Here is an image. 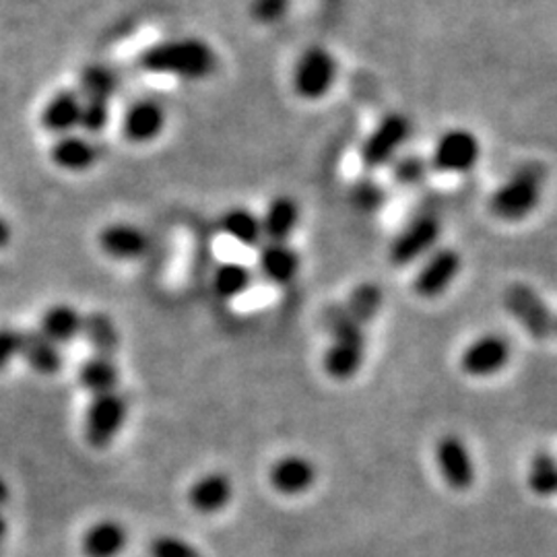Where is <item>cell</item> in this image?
<instances>
[{"label":"cell","mask_w":557,"mask_h":557,"mask_svg":"<svg viewBox=\"0 0 557 557\" xmlns=\"http://www.w3.org/2000/svg\"><path fill=\"white\" fill-rule=\"evenodd\" d=\"M143 71L178 79L200 81L211 77L218 69V54L207 41L197 38L161 41L139 57Z\"/></svg>","instance_id":"1"},{"label":"cell","mask_w":557,"mask_h":557,"mask_svg":"<svg viewBox=\"0 0 557 557\" xmlns=\"http://www.w3.org/2000/svg\"><path fill=\"white\" fill-rule=\"evenodd\" d=\"M545 178L547 170L537 161L518 165L512 176L492 195L490 207L494 215L504 221L524 220L529 213L537 209Z\"/></svg>","instance_id":"2"},{"label":"cell","mask_w":557,"mask_h":557,"mask_svg":"<svg viewBox=\"0 0 557 557\" xmlns=\"http://www.w3.org/2000/svg\"><path fill=\"white\" fill-rule=\"evenodd\" d=\"M366 335L363 326L347 314L333 322L331 345L324 354V372L333 380H351L363 366Z\"/></svg>","instance_id":"3"},{"label":"cell","mask_w":557,"mask_h":557,"mask_svg":"<svg viewBox=\"0 0 557 557\" xmlns=\"http://www.w3.org/2000/svg\"><path fill=\"white\" fill-rule=\"evenodd\" d=\"M126 418H128V403L119 391L91 397V403L87 405V411H85V421H83L85 442L96 450H106L119 436Z\"/></svg>","instance_id":"4"},{"label":"cell","mask_w":557,"mask_h":557,"mask_svg":"<svg viewBox=\"0 0 557 557\" xmlns=\"http://www.w3.org/2000/svg\"><path fill=\"white\" fill-rule=\"evenodd\" d=\"M409 137H411V120L398 112L386 114L363 140L359 149V160L363 163V168L379 170L382 165L397 160L398 151L405 147Z\"/></svg>","instance_id":"5"},{"label":"cell","mask_w":557,"mask_h":557,"mask_svg":"<svg viewBox=\"0 0 557 557\" xmlns=\"http://www.w3.org/2000/svg\"><path fill=\"white\" fill-rule=\"evenodd\" d=\"M337 71V60L329 50L320 46L308 48L294 69V89L304 100H320L333 89Z\"/></svg>","instance_id":"6"},{"label":"cell","mask_w":557,"mask_h":557,"mask_svg":"<svg viewBox=\"0 0 557 557\" xmlns=\"http://www.w3.org/2000/svg\"><path fill=\"white\" fill-rule=\"evenodd\" d=\"M504 306L531 337L543 341L556 333V319L533 287L524 283L510 285L504 294Z\"/></svg>","instance_id":"7"},{"label":"cell","mask_w":557,"mask_h":557,"mask_svg":"<svg viewBox=\"0 0 557 557\" xmlns=\"http://www.w3.org/2000/svg\"><path fill=\"white\" fill-rule=\"evenodd\" d=\"M440 234H442V223L434 213H423L416 220L409 221L391 244L393 264L405 267L423 259L425 255H432V250L438 244Z\"/></svg>","instance_id":"8"},{"label":"cell","mask_w":557,"mask_h":557,"mask_svg":"<svg viewBox=\"0 0 557 557\" xmlns=\"http://www.w3.org/2000/svg\"><path fill=\"white\" fill-rule=\"evenodd\" d=\"M479 156L481 147L478 137L471 131L450 128L436 143L430 165L432 170L442 174H465L471 168H475Z\"/></svg>","instance_id":"9"},{"label":"cell","mask_w":557,"mask_h":557,"mask_svg":"<svg viewBox=\"0 0 557 557\" xmlns=\"http://www.w3.org/2000/svg\"><path fill=\"white\" fill-rule=\"evenodd\" d=\"M510 361V343L502 335H483L475 338L460 356V368L465 374L485 379L504 370Z\"/></svg>","instance_id":"10"},{"label":"cell","mask_w":557,"mask_h":557,"mask_svg":"<svg viewBox=\"0 0 557 557\" xmlns=\"http://www.w3.org/2000/svg\"><path fill=\"white\" fill-rule=\"evenodd\" d=\"M440 475L455 492H467L475 483V462L467 444L458 436H444L436 446Z\"/></svg>","instance_id":"11"},{"label":"cell","mask_w":557,"mask_h":557,"mask_svg":"<svg viewBox=\"0 0 557 557\" xmlns=\"http://www.w3.org/2000/svg\"><path fill=\"white\" fill-rule=\"evenodd\" d=\"M460 267H462V260L457 250L453 248L434 250L416 275L413 281L416 294L421 298H438L458 277Z\"/></svg>","instance_id":"12"},{"label":"cell","mask_w":557,"mask_h":557,"mask_svg":"<svg viewBox=\"0 0 557 557\" xmlns=\"http://www.w3.org/2000/svg\"><path fill=\"white\" fill-rule=\"evenodd\" d=\"M269 481L281 496L296 498L310 492L312 485L317 483V467L310 458L285 455L273 462Z\"/></svg>","instance_id":"13"},{"label":"cell","mask_w":557,"mask_h":557,"mask_svg":"<svg viewBox=\"0 0 557 557\" xmlns=\"http://www.w3.org/2000/svg\"><path fill=\"white\" fill-rule=\"evenodd\" d=\"M165 128V110L160 101H135L122 120V133L131 143L145 145L158 139Z\"/></svg>","instance_id":"14"},{"label":"cell","mask_w":557,"mask_h":557,"mask_svg":"<svg viewBox=\"0 0 557 557\" xmlns=\"http://www.w3.org/2000/svg\"><path fill=\"white\" fill-rule=\"evenodd\" d=\"M106 257L114 260L143 259L149 252V236L131 223H112L98 236Z\"/></svg>","instance_id":"15"},{"label":"cell","mask_w":557,"mask_h":557,"mask_svg":"<svg viewBox=\"0 0 557 557\" xmlns=\"http://www.w3.org/2000/svg\"><path fill=\"white\" fill-rule=\"evenodd\" d=\"M234 498V481L223 471H211L188 490V502L199 515H218Z\"/></svg>","instance_id":"16"},{"label":"cell","mask_w":557,"mask_h":557,"mask_svg":"<svg viewBox=\"0 0 557 557\" xmlns=\"http://www.w3.org/2000/svg\"><path fill=\"white\" fill-rule=\"evenodd\" d=\"M126 545L128 531L114 518L94 522L81 537V552L85 557H119Z\"/></svg>","instance_id":"17"},{"label":"cell","mask_w":557,"mask_h":557,"mask_svg":"<svg viewBox=\"0 0 557 557\" xmlns=\"http://www.w3.org/2000/svg\"><path fill=\"white\" fill-rule=\"evenodd\" d=\"M21 358L41 376H54L62 370V351L60 345L46 337L40 329L21 331Z\"/></svg>","instance_id":"18"},{"label":"cell","mask_w":557,"mask_h":557,"mask_svg":"<svg viewBox=\"0 0 557 557\" xmlns=\"http://www.w3.org/2000/svg\"><path fill=\"white\" fill-rule=\"evenodd\" d=\"M299 264L298 252L285 242H267L260 246V275L275 285H287L298 277Z\"/></svg>","instance_id":"19"},{"label":"cell","mask_w":557,"mask_h":557,"mask_svg":"<svg viewBox=\"0 0 557 557\" xmlns=\"http://www.w3.org/2000/svg\"><path fill=\"white\" fill-rule=\"evenodd\" d=\"M83 98L77 91L64 89L46 103L41 110V126L52 135H71L81 122Z\"/></svg>","instance_id":"20"},{"label":"cell","mask_w":557,"mask_h":557,"mask_svg":"<svg viewBox=\"0 0 557 557\" xmlns=\"http://www.w3.org/2000/svg\"><path fill=\"white\" fill-rule=\"evenodd\" d=\"M98 145L87 137H79L73 133L60 137L50 149V160L64 172H85L98 161Z\"/></svg>","instance_id":"21"},{"label":"cell","mask_w":557,"mask_h":557,"mask_svg":"<svg viewBox=\"0 0 557 557\" xmlns=\"http://www.w3.org/2000/svg\"><path fill=\"white\" fill-rule=\"evenodd\" d=\"M262 234L267 242H285L292 238L299 223L298 200L292 197H277L271 200L264 215L260 218Z\"/></svg>","instance_id":"22"},{"label":"cell","mask_w":557,"mask_h":557,"mask_svg":"<svg viewBox=\"0 0 557 557\" xmlns=\"http://www.w3.org/2000/svg\"><path fill=\"white\" fill-rule=\"evenodd\" d=\"M85 317L71 304H54L41 317L40 331L57 345L73 343L83 335Z\"/></svg>","instance_id":"23"},{"label":"cell","mask_w":557,"mask_h":557,"mask_svg":"<svg viewBox=\"0 0 557 557\" xmlns=\"http://www.w3.org/2000/svg\"><path fill=\"white\" fill-rule=\"evenodd\" d=\"M120 372L114 358L91 356L81 363L79 384L91 397L119 391Z\"/></svg>","instance_id":"24"},{"label":"cell","mask_w":557,"mask_h":557,"mask_svg":"<svg viewBox=\"0 0 557 557\" xmlns=\"http://www.w3.org/2000/svg\"><path fill=\"white\" fill-rule=\"evenodd\" d=\"M220 227L225 236L246 248H259L264 239L259 215L246 207H234L225 211L220 220Z\"/></svg>","instance_id":"25"},{"label":"cell","mask_w":557,"mask_h":557,"mask_svg":"<svg viewBox=\"0 0 557 557\" xmlns=\"http://www.w3.org/2000/svg\"><path fill=\"white\" fill-rule=\"evenodd\" d=\"M83 337L87 338V343L91 345L94 356L114 358V354L119 351L120 337L116 324L110 317H106L101 312H94V314L85 317Z\"/></svg>","instance_id":"26"},{"label":"cell","mask_w":557,"mask_h":557,"mask_svg":"<svg viewBox=\"0 0 557 557\" xmlns=\"http://www.w3.org/2000/svg\"><path fill=\"white\" fill-rule=\"evenodd\" d=\"M79 87L83 100L110 101L119 91V77L108 66L89 64L81 73Z\"/></svg>","instance_id":"27"},{"label":"cell","mask_w":557,"mask_h":557,"mask_svg":"<svg viewBox=\"0 0 557 557\" xmlns=\"http://www.w3.org/2000/svg\"><path fill=\"white\" fill-rule=\"evenodd\" d=\"M252 285V273L246 264L242 262H223L220 269L215 271L213 277V287L220 294L221 298L234 299L244 296Z\"/></svg>","instance_id":"28"},{"label":"cell","mask_w":557,"mask_h":557,"mask_svg":"<svg viewBox=\"0 0 557 557\" xmlns=\"http://www.w3.org/2000/svg\"><path fill=\"white\" fill-rule=\"evenodd\" d=\"M380 304H382V292L379 287L374 283H363L351 294L345 314L363 326L366 322H370L379 314Z\"/></svg>","instance_id":"29"},{"label":"cell","mask_w":557,"mask_h":557,"mask_svg":"<svg viewBox=\"0 0 557 557\" xmlns=\"http://www.w3.org/2000/svg\"><path fill=\"white\" fill-rule=\"evenodd\" d=\"M529 487L537 496H556L557 494V460L549 455H537L529 467Z\"/></svg>","instance_id":"30"},{"label":"cell","mask_w":557,"mask_h":557,"mask_svg":"<svg viewBox=\"0 0 557 557\" xmlns=\"http://www.w3.org/2000/svg\"><path fill=\"white\" fill-rule=\"evenodd\" d=\"M349 199L361 213H374L386 202V193L374 180H359L351 186Z\"/></svg>","instance_id":"31"},{"label":"cell","mask_w":557,"mask_h":557,"mask_svg":"<svg viewBox=\"0 0 557 557\" xmlns=\"http://www.w3.org/2000/svg\"><path fill=\"white\" fill-rule=\"evenodd\" d=\"M149 557H202L199 549L176 535H158L149 541Z\"/></svg>","instance_id":"32"},{"label":"cell","mask_w":557,"mask_h":557,"mask_svg":"<svg viewBox=\"0 0 557 557\" xmlns=\"http://www.w3.org/2000/svg\"><path fill=\"white\" fill-rule=\"evenodd\" d=\"M430 161L419 156H400L393 165V178L403 186H418L419 182H423L430 174Z\"/></svg>","instance_id":"33"},{"label":"cell","mask_w":557,"mask_h":557,"mask_svg":"<svg viewBox=\"0 0 557 557\" xmlns=\"http://www.w3.org/2000/svg\"><path fill=\"white\" fill-rule=\"evenodd\" d=\"M112 119L110 101L106 100H83V110H81L79 126L87 131L89 135H98L101 131L108 128Z\"/></svg>","instance_id":"34"},{"label":"cell","mask_w":557,"mask_h":557,"mask_svg":"<svg viewBox=\"0 0 557 557\" xmlns=\"http://www.w3.org/2000/svg\"><path fill=\"white\" fill-rule=\"evenodd\" d=\"M21 331L13 326H0V372H4L11 361L20 356Z\"/></svg>","instance_id":"35"},{"label":"cell","mask_w":557,"mask_h":557,"mask_svg":"<svg viewBox=\"0 0 557 557\" xmlns=\"http://www.w3.org/2000/svg\"><path fill=\"white\" fill-rule=\"evenodd\" d=\"M289 9V0H252L255 17L264 23H275Z\"/></svg>","instance_id":"36"},{"label":"cell","mask_w":557,"mask_h":557,"mask_svg":"<svg viewBox=\"0 0 557 557\" xmlns=\"http://www.w3.org/2000/svg\"><path fill=\"white\" fill-rule=\"evenodd\" d=\"M11 236H13V232H11V225L7 223V220H4V218H0V248L9 246V242H11Z\"/></svg>","instance_id":"37"},{"label":"cell","mask_w":557,"mask_h":557,"mask_svg":"<svg viewBox=\"0 0 557 557\" xmlns=\"http://www.w3.org/2000/svg\"><path fill=\"white\" fill-rule=\"evenodd\" d=\"M9 499H11V492H9V485H7V481L0 478V508L2 506H7L9 504Z\"/></svg>","instance_id":"38"},{"label":"cell","mask_w":557,"mask_h":557,"mask_svg":"<svg viewBox=\"0 0 557 557\" xmlns=\"http://www.w3.org/2000/svg\"><path fill=\"white\" fill-rule=\"evenodd\" d=\"M7 531H9V524H7V518L0 515V541L7 537Z\"/></svg>","instance_id":"39"},{"label":"cell","mask_w":557,"mask_h":557,"mask_svg":"<svg viewBox=\"0 0 557 557\" xmlns=\"http://www.w3.org/2000/svg\"><path fill=\"white\" fill-rule=\"evenodd\" d=\"M556 333H557V319H556Z\"/></svg>","instance_id":"40"}]
</instances>
